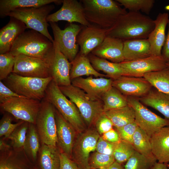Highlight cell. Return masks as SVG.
Segmentation results:
<instances>
[{
  "mask_svg": "<svg viewBox=\"0 0 169 169\" xmlns=\"http://www.w3.org/2000/svg\"><path fill=\"white\" fill-rule=\"evenodd\" d=\"M62 2L63 0H0V17L4 18L8 13L17 9L39 7L53 3L59 5Z\"/></svg>",
  "mask_w": 169,
  "mask_h": 169,
  "instance_id": "29",
  "label": "cell"
},
{
  "mask_svg": "<svg viewBox=\"0 0 169 169\" xmlns=\"http://www.w3.org/2000/svg\"><path fill=\"white\" fill-rule=\"evenodd\" d=\"M113 80L104 77H79L71 80V84L83 90L93 101L102 100L103 95L112 86Z\"/></svg>",
  "mask_w": 169,
  "mask_h": 169,
  "instance_id": "18",
  "label": "cell"
},
{
  "mask_svg": "<svg viewBox=\"0 0 169 169\" xmlns=\"http://www.w3.org/2000/svg\"><path fill=\"white\" fill-rule=\"evenodd\" d=\"M123 54L124 61H130L152 56L148 39L124 41Z\"/></svg>",
  "mask_w": 169,
  "mask_h": 169,
  "instance_id": "26",
  "label": "cell"
},
{
  "mask_svg": "<svg viewBox=\"0 0 169 169\" xmlns=\"http://www.w3.org/2000/svg\"><path fill=\"white\" fill-rule=\"evenodd\" d=\"M101 100L104 112L128 105L127 96L113 86L103 95Z\"/></svg>",
  "mask_w": 169,
  "mask_h": 169,
  "instance_id": "34",
  "label": "cell"
},
{
  "mask_svg": "<svg viewBox=\"0 0 169 169\" xmlns=\"http://www.w3.org/2000/svg\"><path fill=\"white\" fill-rule=\"evenodd\" d=\"M108 169H123V168L121 164L115 161L108 168Z\"/></svg>",
  "mask_w": 169,
  "mask_h": 169,
  "instance_id": "53",
  "label": "cell"
},
{
  "mask_svg": "<svg viewBox=\"0 0 169 169\" xmlns=\"http://www.w3.org/2000/svg\"><path fill=\"white\" fill-rule=\"evenodd\" d=\"M105 112L116 128H121L135 121V111L129 105Z\"/></svg>",
  "mask_w": 169,
  "mask_h": 169,
  "instance_id": "33",
  "label": "cell"
},
{
  "mask_svg": "<svg viewBox=\"0 0 169 169\" xmlns=\"http://www.w3.org/2000/svg\"><path fill=\"white\" fill-rule=\"evenodd\" d=\"M151 169H168V168L165 164L156 162Z\"/></svg>",
  "mask_w": 169,
  "mask_h": 169,
  "instance_id": "52",
  "label": "cell"
},
{
  "mask_svg": "<svg viewBox=\"0 0 169 169\" xmlns=\"http://www.w3.org/2000/svg\"><path fill=\"white\" fill-rule=\"evenodd\" d=\"M55 108L44 98L36 120L35 125L41 144L57 146V128L55 115Z\"/></svg>",
  "mask_w": 169,
  "mask_h": 169,
  "instance_id": "8",
  "label": "cell"
},
{
  "mask_svg": "<svg viewBox=\"0 0 169 169\" xmlns=\"http://www.w3.org/2000/svg\"><path fill=\"white\" fill-rule=\"evenodd\" d=\"M166 65L168 67H169V62L166 63Z\"/></svg>",
  "mask_w": 169,
  "mask_h": 169,
  "instance_id": "56",
  "label": "cell"
},
{
  "mask_svg": "<svg viewBox=\"0 0 169 169\" xmlns=\"http://www.w3.org/2000/svg\"><path fill=\"white\" fill-rule=\"evenodd\" d=\"M41 146L40 139L35 125L29 123L23 149L26 155L33 164H36Z\"/></svg>",
  "mask_w": 169,
  "mask_h": 169,
  "instance_id": "31",
  "label": "cell"
},
{
  "mask_svg": "<svg viewBox=\"0 0 169 169\" xmlns=\"http://www.w3.org/2000/svg\"><path fill=\"white\" fill-rule=\"evenodd\" d=\"M50 103L78 134L84 131V121L78 108L62 93L52 80L48 85L44 98Z\"/></svg>",
  "mask_w": 169,
  "mask_h": 169,
  "instance_id": "4",
  "label": "cell"
},
{
  "mask_svg": "<svg viewBox=\"0 0 169 169\" xmlns=\"http://www.w3.org/2000/svg\"><path fill=\"white\" fill-rule=\"evenodd\" d=\"M14 97L26 98L14 92L7 87L2 81H0V103L3 102L7 99Z\"/></svg>",
  "mask_w": 169,
  "mask_h": 169,
  "instance_id": "47",
  "label": "cell"
},
{
  "mask_svg": "<svg viewBox=\"0 0 169 169\" xmlns=\"http://www.w3.org/2000/svg\"><path fill=\"white\" fill-rule=\"evenodd\" d=\"M94 124L96 131L100 135L113 129V125L104 112L101 113L96 118Z\"/></svg>",
  "mask_w": 169,
  "mask_h": 169,
  "instance_id": "44",
  "label": "cell"
},
{
  "mask_svg": "<svg viewBox=\"0 0 169 169\" xmlns=\"http://www.w3.org/2000/svg\"><path fill=\"white\" fill-rule=\"evenodd\" d=\"M57 146L41 144L38 156V166L41 169H60V154Z\"/></svg>",
  "mask_w": 169,
  "mask_h": 169,
  "instance_id": "27",
  "label": "cell"
},
{
  "mask_svg": "<svg viewBox=\"0 0 169 169\" xmlns=\"http://www.w3.org/2000/svg\"><path fill=\"white\" fill-rule=\"evenodd\" d=\"M59 87L62 93L76 105L89 126L94 124L98 117L104 112L102 100H91L83 90L72 84Z\"/></svg>",
  "mask_w": 169,
  "mask_h": 169,
  "instance_id": "7",
  "label": "cell"
},
{
  "mask_svg": "<svg viewBox=\"0 0 169 169\" xmlns=\"http://www.w3.org/2000/svg\"><path fill=\"white\" fill-rule=\"evenodd\" d=\"M88 56L92 66L96 70L103 72L106 74L107 77L112 80L123 76V70L119 63L109 61L98 57L91 53Z\"/></svg>",
  "mask_w": 169,
  "mask_h": 169,
  "instance_id": "32",
  "label": "cell"
},
{
  "mask_svg": "<svg viewBox=\"0 0 169 169\" xmlns=\"http://www.w3.org/2000/svg\"><path fill=\"white\" fill-rule=\"evenodd\" d=\"M108 29L92 24L83 26L76 39L77 43L80 47L79 52L88 56L103 42L107 36Z\"/></svg>",
  "mask_w": 169,
  "mask_h": 169,
  "instance_id": "17",
  "label": "cell"
},
{
  "mask_svg": "<svg viewBox=\"0 0 169 169\" xmlns=\"http://www.w3.org/2000/svg\"><path fill=\"white\" fill-rule=\"evenodd\" d=\"M132 145L135 150L140 154L149 158L156 160L152 152L150 138L138 126L133 137Z\"/></svg>",
  "mask_w": 169,
  "mask_h": 169,
  "instance_id": "36",
  "label": "cell"
},
{
  "mask_svg": "<svg viewBox=\"0 0 169 169\" xmlns=\"http://www.w3.org/2000/svg\"><path fill=\"white\" fill-rule=\"evenodd\" d=\"M13 119L8 115H3L0 121V137L7 139L8 137L18 126L23 123V121L20 120L17 123H12Z\"/></svg>",
  "mask_w": 169,
  "mask_h": 169,
  "instance_id": "43",
  "label": "cell"
},
{
  "mask_svg": "<svg viewBox=\"0 0 169 169\" xmlns=\"http://www.w3.org/2000/svg\"><path fill=\"white\" fill-rule=\"evenodd\" d=\"M14 56L9 52L0 54V80H4L13 72Z\"/></svg>",
  "mask_w": 169,
  "mask_h": 169,
  "instance_id": "42",
  "label": "cell"
},
{
  "mask_svg": "<svg viewBox=\"0 0 169 169\" xmlns=\"http://www.w3.org/2000/svg\"><path fill=\"white\" fill-rule=\"evenodd\" d=\"M48 59L22 54L15 56L12 73L24 77L43 78L50 77Z\"/></svg>",
  "mask_w": 169,
  "mask_h": 169,
  "instance_id": "13",
  "label": "cell"
},
{
  "mask_svg": "<svg viewBox=\"0 0 169 169\" xmlns=\"http://www.w3.org/2000/svg\"><path fill=\"white\" fill-rule=\"evenodd\" d=\"M30 169H41L37 164H34Z\"/></svg>",
  "mask_w": 169,
  "mask_h": 169,
  "instance_id": "54",
  "label": "cell"
},
{
  "mask_svg": "<svg viewBox=\"0 0 169 169\" xmlns=\"http://www.w3.org/2000/svg\"><path fill=\"white\" fill-rule=\"evenodd\" d=\"M156 160L148 158L135 150L127 160L125 169H151Z\"/></svg>",
  "mask_w": 169,
  "mask_h": 169,
  "instance_id": "37",
  "label": "cell"
},
{
  "mask_svg": "<svg viewBox=\"0 0 169 169\" xmlns=\"http://www.w3.org/2000/svg\"><path fill=\"white\" fill-rule=\"evenodd\" d=\"M115 161V160L113 155L103 154L96 151L90 156L89 163L91 169H108Z\"/></svg>",
  "mask_w": 169,
  "mask_h": 169,
  "instance_id": "41",
  "label": "cell"
},
{
  "mask_svg": "<svg viewBox=\"0 0 169 169\" xmlns=\"http://www.w3.org/2000/svg\"><path fill=\"white\" fill-rule=\"evenodd\" d=\"M62 4L59 9L47 16L48 22L56 23L64 20L69 23H78L83 26L90 25L85 18L84 8L80 1L63 0Z\"/></svg>",
  "mask_w": 169,
  "mask_h": 169,
  "instance_id": "16",
  "label": "cell"
},
{
  "mask_svg": "<svg viewBox=\"0 0 169 169\" xmlns=\"http://www.w3.org/2000/svg\"><path fill=\"white\" fill-rule=\"evenodd\" d=\"M169 22V14L167 13H159L154 20L155 27L147 38L152 56H162V49L166 37V28Z\"/></svg>",
  "mask_w": 169,
  "mask_h": 169,
  "instance_id": "22",
  "label": "cell"
},
{
  "mask_svg": "<svg viewBox=\"0 0 169 169\" xmlns=\"http://www.w3.org/2000/svg\"><path fill=\"white\" fill-rule=\"evenodd\" d=\"M124 71L123 76L143 77L149 72L157 71L168 67L161 56H151L146 58L119 63Z\"/></svg>",
  "mask_w": 169,
  "mask_h": 169,
  "instance_id": "14",
  "label": "cell"
},
{
  "mask_svg": "<svg viewBox=\"0 0 169 169\" xmlns=\"http://www.w3.org/2000/svg\"><path fill=\"white\" fill-rule=\"evenodd\" d=\"M138 126L134 121L116 130L121 140L132 145L133 137Z\"/></svg>",
  "mask_w": 169,
  "mask_h": 169,
  "instance_id": "45",
  "label": "cell"
},
{
  "mask_svg": "<svg viewBox=\"0 0 169 169\" xmlns=\"http://www.w3.org/2000/svg\"><path fill=\"white\" fill-rule=\"evenodd\" d=\"M49 23L52 30L54 41L57 43L60 51L70 62H72L78 54L79 46L76 39L83 26L70 23L63 30L56 23Z\"/></svg>",
  "mask_w": 169,
  "mask_h": 169,
  "instance_id": "10",
  "label": "cell"
},
{
  "mask_svg": "<svg viewBox=\"0 0 169 169\" xmlns=\"http://www.w3.org/2000/svg\"><path fill=\"white\" fill-rule=\"evenodd\" d=\"M143 77L159 91L169 94V67L148 73Z\"/></svg>",
  "mask_w": 169,
  "mask_h": 169,
  "instance_id": "35",
  "label": "cell"
},
{
  "mask_svg": "<svg viewBox=\"0 0 169 169\" xmlns=\"http://www.w3.org/2000/svg\"><path fill=\"white\" fill-rule=\"evenodd\" d=\"M139 99L144 105L155 109L169 119V94L152 88L147 94Z\"/></svg>",
  "mask_w": 169,
  "mask_h": 169,
  "instance_id": "28",
  "label": "cell"
},
{
  "mask_svg": "<svg viewBox=\"0 0 169 169\" xmlns=\"http://www.w3.org/2000/svg\"><path fill=\"white\" fill-rule=\"evenodd\" d=\"M168 31L161 51L162 56L166 63L169 62V22Z\"/></svg>",
  "mask_w": 169,
  "mask_h": 169,
  "instance_id": "50",
  "label": "cell"
},
{
  "mask_svg": "<svg viewBox=\"0 0 169 169\" xmlns=\"http://www.w3.org/2000/svg\"><path fill=\"white\" fill-rule=\"evenodd\" d=\"M60 169H81L71 159L64 153L60 154Z\"/></svg>",
  "mask_w": 169,
  "mask_h": 169,
  "instance_id": "48",
  "label": "cell"
},
{
  "mask_svg": "<svg viewBox=\"0 0 169 169\" xmlns=\"http://www.w3.org/2000/svg\"><path fill=\"white\" fill-rule=\"evenodd\" d=\"M27 28L22 22L10 17L8 23L0 30V54L9 52L16 39Z\"/></svg>",
  "mask_w": 169,
  "mask_h": 169,
  "instance_id": "23",
  "label": "cell"
},
{
  "mask_svg": "<svg viewBox=\"0 0 169 169\" xmlns=\"http://www.w3.org/2000/svg\"><path fill=\"white\" fill-rule=\"evenodd\" d=\"M0 140V152L8 151L12 149V147L5 141L6 139L1 138Z\"/></svg>",
  "mask_w": 169,
  "mask_h": 169,
  "instance_id": "51",
  "label": "cell"
},
{
  "mask_svg": "<svg viewBox=\"0 0 169 169\" xmlns=\"http://www.w3.org/2000/svg\"><path fill=\"white\" fill-rule=\"evenodd\" d=\"M55 7L52 4L37 7L19 8L8 13L6 17L16 18L23 23L27 28L36 31L44 35L53 43L54 39L48 29L47 16Z\"/></svg>",
  "mask_w": 169,
  "mask_h": 169,
  "instance_id": "6",
  "label": "cell"
},
{
  "mask_svg": "<svg viewBox=\"0 0 169 169\" xmlns=\"http://www.w3.org/2000/svg\"><path fill=\"white\" fill-rule=\"evenodd\" d=\"M90 169H108L105 168H91Z\"/></svg>",
  "mask_w": 169,
  "mask_h": 169,
  "instance_id": "55",
  "label": "cell"
},
{
  "mask_svg": "<svg viewBox=\"0 0 169 169\" xmlns=\"http://www.w3.org/2000/svg\"><path fill=\"white\" fill-rule=\"evenodd\" d=\"M54 49L53 42L43 34L31 29L24 32L18 37L9 52L14 57L22 54L48 59Z\"/></svg>",
  "mask_w": 169,
  "mask_h": 169,
  "instance_id": "3",
  "label": "cell"
},
{
  "mask_svg": "<svg viewBox=\"0 0 169 169\" xmlns=\"http://www.w3.org/2000/svg\"><path fill=\"white\" fill-rule=\"evenodd\" d=\"M41 101L27 98L14 97L0 103L1 108L17 120L35 125Z\"/></svg>",
  "mask_w": 169,
  "mask_h": 169,
  "instance_id": "11",
  "label": "cell"
},
{
  "mask_svg": "<svg viewBox=\"0 0 169 169\" xmlns=\"http://www.w3.org/2000/svg\"><path fill=\"white\" fill-rule=\"evenodd\" d=\"M133 145L121 140L114 143L113 156L115 161L120 164L127 161L135 151Z\"/></svg>",
  "mask_w": 169,
  "mask_h": 169,
  "instance_id": "38",
  "label": "cell"
},
{
  "mask_svg": "<svg viewBox=\"0 0 169 169\" xmlns=\"http://www.w3.org/2000/svg\"><path fill=\"white\" fill-rule=\"evenodd\" d=\"M29 123L26 121L17 127L8 137L7 139L11 141L12 148L16 150L23 149L26 138Z\"/></svg>",
  "mask_w": 169,
  "mask_h": 169,
  "instance_id": "40",
  "label": "cell"
},
{
  "mask_svg": "<svg viewBox=\"0 0 169 169\" xmlns=\"http://www.w3.org/2000/svg\"><path fill=\"white\" fill-rule=\"evenodd\" d=\"M33 165L23 149L0 152V169H30Z\"/></svg>",
  "mask_w": 169,
  "mask_h": 169,
  "instance_id": "25",
  "label": "cell"
},
{
  "mask_svg": "<svg viewBox=\"0 0 169 169\" xmlns=\"http://www.w3.org/2000/svg\"><path fill=\"white\" fill-rule=\"evenodd\" d=\"M128 105L134 110L135 121L150 138L161 128L169 125V119L163 118L153 113L142 104L139 98L127 96Z\"/></svg>",
  "mask_w": 169,
  "mask_h": 169,
  "instance_id": "9",
  "label": "cell"
},
{
  "mask_svg": "<svg viewBox=\"0 0 169 169\" xmlns=\"http://www.w3.org/2000/svg\"><path fill=\"white\" fill-rule=\"evenodd\" d=\"M55 115L57 144L62 152L71 159L72 149L76 138L77 132L55 108Z\"/></svg>",
  "mask_w": 169,
  "mask_h": 169,
  "instance_id": "20",
  "label": "cell"
},
{
  "mask_svg": "<svg viewBox=\"0 0 169 169\" xmlns=\"http://www.w3.org/2000/svg\"><path fill=\"white\" fill-rule=\"evenodd\" d=\"M87 20L91 24L109 29L127 13L116 0H80Z\"/></svg>",
  "mask_w": 169,
  "mask_h": 169,
  "instance_id": "2",
  "label": "cell"
},
{
  "mask_svg": "<svg viewBox=\"0 0 169 169\" xmlns=\"http://www.w3.org/2000/svg\"><path fill=\"white\" fill-rule=\"evenodd\" d=\"M112 86L126 96L138 98L147 94L153 87L144 77L125 76L113 80Z\"/></svg>",
  "mask_w": 169,
  "mask_h": 169,
  "instance_id": "19",
  "label": "cell"
},
{
  "mask_svg": "<svg viewBox=\"0 0 169 169\" xmlns=\"http://www.w3.org/2000/svg\"><path fill=\"white\" fill-rule=\"evenodd\" d=\"M101 136L104 140L111 143H116L121 140L117 131L113 129L104 133Z\"/></svg>",
  "mask_w": 169,
  "mask_h": 169,
  "instance_id": "49",
  "label": "cell"
},
{
  "mask_svg": "<svg viewBox=\"0 0 169 169\" xmlns=\"http://www.w3.org/2000/svg\"><path fill=\"white\" fill-rule=\"evenodd\" d=\"M54 52L48 59L50 77L58 86L71 84L70 72L71 64L60 51L57 43L54 41Z\"/></svg>",
  "mask_w": 169,
  "mask_h": 169,
  "instance_id": "15",
  "label": "cell"
},
{
  "mask_svg": "<svg viewBox=\"0 0 169 169\" xmlns=\"http://www.w3.org/2000/svg\"><path fill=\"white\" fill-rule=\"evenodd\" d=\"M150 141L152 153L158 162H169V125L154 133Z\"/></svg>",
  "mask_w": 169,
  "mask_h": 169,
  "instance_id": "24",
  "label": "cell"
},
{
  "mask_svg": "<svg viewBox=\"0 0 169 169\" xmlns=\"http://www.w3.org/2000/svg\"><path fill=\"white\" fill-rule=\"evenodd\" d=\"M52 78L24 77L12 73L4 84L18 94L28 99L41 101L45 97L46 90Z\"/></svg>",
  "mask_w": 169,
  "mask_h": 169,
  "instance_id": "5",
  "label": "cell"
},
{
  "mask_svg": "<svg viewBox=\"0 0 169 169\" xmlns=\"http://www.w3.org/2000/svg\"><path fill=\"white\" fill-rule=\"evenodd\" d=\"M100 136L96 130L89 129L79 134L72 151V160L81 169H90L89 163L90 153L96 150Z\"/></svg>",
  "mask_w": 169,
  "mask_h": 169,
  "instance_id": "12",
  "label": "cell"
},
{
  "mask_svg": "<svg viewBox=\"0 0 169 169\" xmlns=\"http://www.w3.org/2000/svg\"><path fill=\"white\" fill-rule=\"evenodd\" d=\"M155 27L154 20L140 12H128L121 17L111 28L107 36L123 41L147 39Z\"/></svg>",
  "mask_w": 169,
  "mask_h": 169,
  "instance_id": "1",
  "label": "cell"
},
{
  "mask_svg": "<svg viewBox=\"0 0 169 169\" xmlns=\"http://www.w3.org/2000/svg\"><path fill=\"white\" fill-rule=\"evenodd\" d=\"M114 146V143L108 141L104 140L100 136L96 145V151L101 153L113 155Z\"/></svg>",
  "mask_w": 169,
  "mask_h": 169,
  "instance_id": "46",
  "label": "cell"
},
{
  "mask_svg": "<svg viewBox=\"0 0 169 169\" xmlns=\"http://www.w3.org/2000/svg\"><path fill=\"white\" fill-rule=\"evenodd\" d=\"M71 80L83 76H93L96 77H107L106 74L100 73L92 66L88 56L79 52L74 60L71 62Z\"/></svg>",
  "mask_w": 169,
  "mask_h": 169,
  "instance_id": "30",
  "label": "cell"
},
{
  "mask_svg": "<svg viewBox=\"0 0 169 169\" xmlns=\"http://www.w3.org/2000/svg\"><path fill=\"white\" fill-rule=\"evenodd\" d=\"M123 47V40L107 36L102 43L93 50L91 53L112 62L119 63L125 61Z\"/></svg>",
  "mask_w": 169,
  "mask_h": 169,
  "instance_id": "21",
  "label": "cell"
},
{
  "mask_svg": "<svg viewBox=\"0 0 169 169\" xmlns=\"http://www.w3.org/2000/svg\"><path fill=\"white\" fill-rule=\"evenodd\" d=\"M121 6L130 12H140L141 11L149 14L153 7L154 0H116Z\"/></svg>",
  "mask_w": 169,
  "mask_h": 169,
  "instance_id": "39",
  "label": "cell"
}]
</instances>
